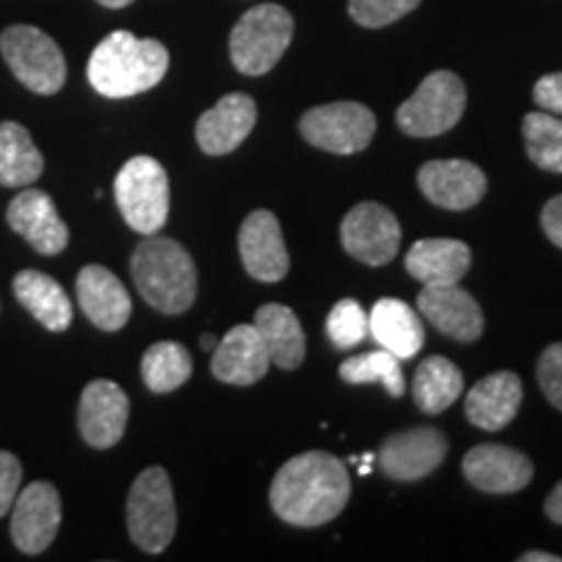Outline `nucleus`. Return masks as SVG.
Instances as JSON below:
<instances>
[{"mask_svg": "<svg viewBox=\"0 0 562 562\" xmlns=\"http://www.w3.org/2000/svg\"><path fill=\"white\" fill-rule=\"evenodd\" d=\"M269 368L271 357L252 323H243V326L227 331V336L214 347V357H211V375L227 385L258 383Z\"/></svg>", "mask_w": 562, "mask_h": 562, "instance_id": "obj_21", "label": "nucleus"}, {"mask_svg": "<svg viewBox=\"0 0 562 562\" xmlns=\"http://www.w3.org/2000/svg\"><path fill=\"white\" fill-rule=\"evenodd\" d=\"M526 154L544 172L562 175V121L552 112H531L524 117Z\"/></svg>", "mask_w": 562, "mask_h": 562, "instance_id": "obj_31", "label": "nucleus"}, {"mask_svg": "<svg viewBox=\"0 0 562 562\" xmlns=\"http://www.w3.org/2000/svg\"><path fill=\"white\" fill-rule=\"evenodd\" d=\"M131 402L112 381H91L79 402V432L91 448H112L123 440L128 427Z\"/></svg>", "mask_w": 562, "mask_h": 562, "instance_id": "obj_13", "label": "nucleus"}, {"mask_svg": "<svg viewBox=\"0 0 562 562\" xmlns=\"http://www.w3.org/2000/svg\"><path fill=\"white\" fill-rule=\"evenodd\" d=\"M472 266V250L461 240H446V237H430V240L414 243L406 252V271L430 284H459Z\"/></svg>", "mask_w": 562, "mask_h": 562, "instance_id": "obj_24", "label": "nucleus"}, {"mask_svg": "<svg viewBox=\"0 0 562 562\" xmlns=\"http://www.w3.org/2000/svg\"><path fill=\"white\" fill-rule=\"evenodd\" d=\"M63 518L60 495L50 482H32L19 490L11 505V539L24 554H42L58 537Z\"/></svg>", "mask_w": 562, "mask_h": 562, "instance_id": "obj_11", "label": "nucleus"}, {"mask_svg": "<svg viewBox=\"0 0 562 562\" xmlns=\"http://www.w3.org/2000/svg\"><path fill=\"white\" fill-rule=\"evenodd\" d=\"M537 378L547 402L562 412V341L552 344V347L542 351L537 364Z\"/></svg>", "mask_w": 562, "mask_h": 562, "instance_id": "obj_34", "label": "nucleus"}, {"mask_svg": "<svg viewBox=\"0 0 562 562\" xmlns=\"http://www.w3.org/2000/svg\"><path fill=\"white\" fill-rule=\"evenodd\" d=\"M417 182L427 201L448 211L472 209L487 193L484 172L467 159L427 161L417 175Z\"/></svg>", "mask_w": 562, "mask_h": 562, "instance_id": "obj_14", "label": "nucleus"}, {"mask_svg": "<svg viewBox=\"0 0 562 562\" xmlns=\"http://www.w3.org/2000/svg\"><path fill=\"white\" fill-rule=\"evenodd\" d=\"M417 305L422 315L438 328L440 334L456 341H476L484 331L482 307L472 294L459 284H430L422 286Z\"/></svg>", "mask_w": 562, "mask_h": 562, "instance_id": "obj_18", "label": "nucleus"}, {"mask_svg": "<svg viewBox=\"0 0 562 562\" xmlns=\"http://www.w3.org/2000/svg\"><path fill=\"white\" fill-rule=\"evenodd\" d=\"M131 273L140 297L165 315L186 313L199 294V271L191 252L172 237L146 235L133 250Z\"/></svg>", "mask_w": 562, "mask_h": 562, "instance_id": "obj_3", "label": "nucleus"}, {"mask_svg": "<svg viewBox=\"0 0 562 562\" xmlns=\"http://www.w3.org/2000/svg\"><path fill=\"white\" fill-rule=\"evenodd\" d=\"M542 229L547 240L562 248V193L547 201V206L542 209Z\"/></svg>", "mask_w": 562, "mask_h": 562, "instance_id": "obj_37", "label": "nucleus"}, {"mask_svg": "<svg viewBox=\"0 0 562 562\" xmlns=\"http://www.w3.org/2000/svg\"><path fill=\"white\" fill-rule=\"evenodd\" d=\"M422 0H349V16L368 30H381L406 13H412Z\"/></svg>", "mask_w": 562, "mask_h": 562, "instance_id": "obj_33", "label": "nucleus"}, {"mask_svg": "<svg viewBox=\"0 0 562 562\" xmlns=\"http://www.w3.org/2000/svg\"><path fill=\"white\" fill-rule=\"evenodd\" d=\"M341 381L351 385H364V383H381L389 396L402 398L404 396V370L402 360L393 357L391 351L378 349V351H364V355L349 357V360L341 362L339 368Z\"/></svg>", "mask_w": 562, "mask_h": 562, "instance_id": "obj_30", "label": "nucleus"}, {"mask_svg": "<svg viewBox=\"0 0 562 562\" xmlns=\"http://www.w3.org/2000/svg\"><path fill=\"white\" fill-rule=\"evenodd\" d=\"M216 344H220V339H216L214 334H203V336H201V349H203V351H211V349L216 347Z\"/></svg>", "mask_w": 562, "mask_h": 562, "instance_id": "obj_41", "label": "nucleus"}, {"mask_svg": "<svg viewBox=\"0 0 562 562\" xmlns=\"http://www.w3.org/2000/svg\"><path fill=\"white\" fill-rule=\"evenodd\" d=\"M128 533L138 550L159 554L172 544L178 529L172 482L161 467H149L138 474L125 505Z\"/></svg>", "mask_w": 562, "mask_h": 562, "instance_id": "obj_5", "label": "nucleus"}, {"mask_svg": "<svg viewBox=\"0 0 562 562\" xmlns=\"http://www.w3.org/2000/svg\"><path fill=\"white\" fill-rule=\"evenodd\" d=\"M240 258L245 271L256 281H281L290 271V252L279 220L271 211L258 209L248 214L240 227Z\"/></svg>", "mask_w": 562, "mask_h": 562, "instance_id": "obj_17", "label": "nucleus"}, {"mask_svg": "<svg viewBox=\"0 0 562 562\" xmlns=\"http://www.w3.org/2000/svg\"><path fill=\"white\" fill-rule=\"evenodd\" d=\"M170 53L157 40H138L131 32H112L91 53L87 76L91 89L110 100L144 94L165 79Z\"/></svg>", "mask_w": 562, "mask_h": 562, "instance_id": "obj_2", "label": "nucleus"}, {"mask_svg": "<svg viewBox=\"0 0 562 562\" xmlns=\"http://www.w3.org/2000/svg\"><path fill=\"white\" fill-rule=\"evenodd\" d=\"M294 19L284 5L263 3L243 13L229 34V60L245 76H263L286 53Z\"/></svg>", "mask_w": 562, "mask_h": 562, "instance_id": "obj_4", "label": "nucleus"}, {"mask_svg": "<svg viewBox=\"0 0 562 562\" xmlns=\"http://www.w3.org/2000/svg\"><path fill=\"white\" fill-rule=\"evenodd\" d=\"M341 243L360 263L385 266L396 258L402 245V224L381 203H357L341 222Z\"/></svg>", "mask_w": 562, "mask_h": 562, "instance_id": "obj_10", "label": "nucleus"}, {"mask_svg": "<svg viewBox=\"0 0 562 562\" xmlns=\"http://www.w3.org/2000/svg\"><path fill=\"white\" fill-rule=\"evenodd\" d=\"M524 398L521 378L516 372H492L469 391L467 417L480 430H503L518 414Z\"/></svg>", "mask_w": 562, "mask_h": 562, "instance_id": "obj_22", "label": "nucleus"}, {"mask_svg": "<svg viewBox=\"0 0 562 562\" xmlns=\"http://www.w3.org/2000/svg\"><path fill=\"white\" fill-rule=\"evenodd\" d=\"M521 562H562L560 554H550V552H524Z\"/></svg>", "mask_w": 562, "mask_h": 562, "instance_id": "obj_39", "label": "nucleus"}, {"mask_svg": "<svg viewBox=\"0 0 562 562\" xmlns=\"http://www.w3.org/2000/svg\"><path fill=\"white\" fill-rule=\"evenodd\" d=\"M0 55L9 63L11 74L34 94H58L66 83L68 66L63 50L50 34L37 30V26H9L0 34Z\"/></svg>", "mask_w": 562, "mask_h": 562, "instance_id": "obj_7", "label": "nucleus"}, {"mask_svg": "<svg viewBox=\"0 0 562 562\" xmlns=\"http://www.w3.org/2000/svg\"><path fill=\"white\" fill-rule=\"evenodd\" d=\"M13 294H16L21 307L34 321L42 323V328H47V331L63 334L74 323V305H70L60 281H55L50 273H42L37 269L19 271L13 279Z\"/></svg>", "mask_w": 562, "mask_h": 562, "instance_id": "obj_23", "label": "nucleus"}, {"mask_svg": "<svg viewBox=\"0 0 562 562\" xmlns=\"http://www.w3.org/2000/svg\"><path fill=\"white\" fill-rule=\"evenodd\" d=\"M368 323L370 334L375 336L381 349L391 351L398 360H412L425 344V328H422L419 315L402 300H378L368 315Z\"/></svg>", "mask_w": 562, "mask_h": 562, "instance_id": "obj_25", "label": "nucleus"}, {"mask_svg": "<svg viewBox=\"0 0 562 562\" xmlns=\"http://www.w3.org/2000/svg\"><path fill=\"white\" fill-rule=\"evenodd\" d=\"M467 110V87L453 70H435L396 112V123L406 136H442L461 121Z\"/></svg>", "mask_w": 562, "mask_h": 562, "instance_id": "obj_8", "label": "nucleus"}, {"mask_svg": "<svg viewBox=\"0 0 562 562\" xmlns=\"http://www.w3.org/2000/svg\"><path fill=\"white\" fill-rule=\"evenodd\" d=\"M115 201L125 224L138 235H157L170 216V180L154 157H133L115 178Z\"/></svg>", "mask_w": 562, "mask_h": 562, "instance_id": "obj_6", "label": "nucleus"}, {"mask_svg": "<svg viewBox=\"0 0 562 562\" xmlns=\"http://www.w3.org/2000/svg\"><path fill=\"white\" fill-rule=\"evenodd\" d=\"M544 510H547V518H550V521L562 526V482L550 492V497H547V503H544Z\"/></svg>", "mask_w": 562, "mask_h": 562, "instance_id": "obj_38", "label": "nucleus"}, {"mask_svg": "<svg viewBox=\"0 0 562 562\" xmlns=\"http://www.w3.org/2000/svg\"><path fill=\"white\" fill-rule=\"evenodd\" d=\"M45 172V157L21 123H0V186L30 188Z\"/></svg>", "mask_w": 562, "mask_h": 562, "instance_id": "obj_27", "label": "nucleus"}, {"mask_svg": "<svg viewBox=\"0 0 562 562\" xmlns=\"http://www.w3.org/2000/svg\"><path fill=\"white\" fill-rule=\"evenodd\" d=\"M463 476L476 490L492 495H510L524 490L533 476V463L521 451L497 442H484L463 456Z\"/></svg>", "mask_w": 562, "mask_h": 562, "instance_id": "obj_19", "label": "nucleus"}, {"mask_svg": "<svg viewBox=\"0 0 562 562\" xmlns=\"http://www.w3.org/2000/svg\"><path fill=\"white\" fill-rule=\"evenodd\" d=\"M256 121L258 108L252 97L235 91V94L222 97L214 108L203 112L199 123H195V140L209 157H224L250 136Z\"/></svg>", "mask_w": 562, "mask_h": 562, "instance_id": "obj_16", "label": "nucleus"}, {"mask_svg": "<svg viewBox=\"0 0 562 562\" xmlns=\"http://www.w3.org/2000/svg\"><path fill=\"white\" fill-rule=\"evenodd\" d=\"M300 133L315 149L331 154H357L368 149L375 136V115L360 102H334L302 115Z\"/></svg>", "mask_w": 562, "mask_h": 562, "instance_id": "obj_9", "label": "nucleus"}, {"mask_svg": "<svg viewBox=\"0 0 562 562\" xmlns=\"http://www.w3.org/2000/svg\"><path fill=\"white\" fill-rule=\"evenodd\" d=\"M463 391V375L446 357H427L414 372V402L425 414H440L451 406Z\"/></svg>", "mask_w": 562, "mask_h": 562, "instance_id": "obj_28", "label": "nucleus"}, {"mask_svg": "<svg viewBox=\"0 0 562 562\" xmlns=\"http://www.w3.org/2000/svg\"><path fill=\"white\" fill-rule=\"evenodd\" d=\"M193 375V360L178 341H157L146 349L140 360V378L151 393L178 391Z\"/></svg>", "mask_w": 562, "mask_h": 562, "instance_id": "obj_29", "label": "nucleus"}, {"mask_svg": "<svg viewBox=\"0 0 562 562\" xmlns=\"http://www.w3.org/2000/svg\"><path fill=\"white\" fill-rule=\"evenodd\" d=\"M76 300L87 318L102 331H121L128 323L133 302L125 284L100 263L83 266L76 277Z\"/></svg>", "mask_w": 562, "mask_h": 562, "instance_id": "obj_20", "label": "nucleus"}, {"mask_svg": "<svg viewBox=\"0 0 562 562\" xmlns=\"http://www.w3.org/2000/svg\"><path fill=\"white\" fill-rule=\"evenodd\" d=\"M533 102L544 112L562 115V70L558 74H547L533 83Z\"/></svg>", "mask_w": 562, "mask_h": 562, "instance_id": "obj_36", "label": "nucleus"}, {"mask_svg": "<svg viewBox=\"0 0 562 562\" xmlns=\"http://www.w3.org/2000/svg\"><path fill=\"white\" fill-rule=\"evenodd\" d=\"M5 222L24 237L40 256H58L68 248V227L58 214V206L45 191L21 188L16 199L5 209Z\"/></svg>", "mask_w": 562, "mask_h": 562, "instance_id": "obj_12", "label": "nucleus"}, {"mask_svg": "<svg viewBox=\"0 0 562 562\" xmlns=\"http://www.w3.org/2000/svg\"><path fill=\"white\" fill-rule=\"evenodd\" d=\"M21 461L9 451H0V518L11 513V505L21 490Z\"/></svg>", "mask_w": 562, "mask_h": 562, "instance_id": "obj_35", "label": "nucleus"}, {"mask_svg": "<svg viewBox=\"0 0 562 562\" xmlns=\"http://www.w3.org/2000/svg\"><path fill=\"white\" fill-rule=\"evenodd\" d=\"M97 3L104 5V9H125V5H131L133 0H97Z\"/></svg>", "mask_w": 562, "mask_h": 562, "instance_id": "obj_40", "label": "nucleus"}, {"mask_svg": "<svg viewBox=\"0 0 562 562\" xmlns=\"http://www.w3.org/2000/svg\"><path fill=\"white\" fill-rule=\"evenodd\" d=\"M252 326L261 334L271 364L281 370H297L305 362V331L290 307L277 302L258 307Z\"/></svg>", "mask_w": 562, "mask_h": 562, "instance_id": "obj_26", "label": "nucleus"}, {"mask_svg": "<svg viewBox=\"0 0 562 562\" xmlns=\"http://www.w3.org/2000/svg\"><path fill=\"white\" fill-rule=\"evenodd\" d=\"M351 482L347 467L331 453L307 451L294 456L271 482V508L281 521L313 529L347 508Z\"/></svg>", "mask_w": 562, "mask_h": 562, "instance_id": "obj_1", "label": "nucleus"}, {"mask_svg": "<svg viewBox=\"0 0 562 562\" xmlns=\"http://www.w3.org/2000/svg\"><path fill=\"white\" fill-rule=\"evenodd\" d=\"M448 453V442L435 427H417L391 435L378 451L385 476L396 482H417L432 474Z\"/></svg>", "mask_w": 562, "mask_h": 562, "instance_id": "obj_15", "label": "nucleus"}, {"mask_svg": "<svg viewBox=\"0 0 562 562\" xmlns=\"http://www.w3.org/2000/svg\"><path fill=\"white\" fill-rule=\"evenodd\" d=\"M370 331L368 313L357 300H341L336 302L334 311L328 313L326 334L336 349H351L362 344L364 336Z\"/></svg>", "mask_w": 562, "mask_h": 562, "instance_id": "obj_32", "label": "nucleus"}]
</instances>
